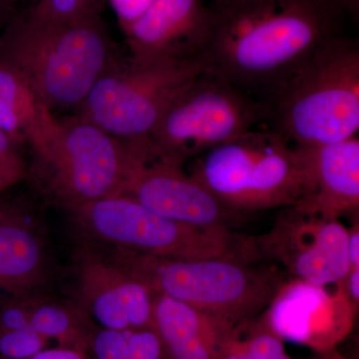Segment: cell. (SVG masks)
I'll list each match as a JSON object with an SVG mask.
<instances>
[{"instance_id": "obj_1", "label": "cell", "mask_w": 359, "mask_h": 359, "mask_svg": "<svg viewBox=\"0 0 359 359\" xmlns=\"http://www.w3.org/2000/svg\"><path fill=\"white\" fill-rule=\"evenodd\" d=\"M205 71L271 107L323 42L339 35L341 0H212Z\"/></svg>"}, {"instance_id": "obj_2", "label": "cell", "mask_w": 359, "mask_h": 359, "mask_svg": "<svg viewBox=\"0 0 359 359\" xmlns=\"http://www.w3.org/2000/svg\"><path fill=\"white\" fill-rule=\"evenodd\" d=\"M119 61L97 11L58 18L35 4L9 21L0 36V62L15 70L50 110L80 107Z\"/></svg>"}, {"instance_id": "obj_3", "label": "cell", "mask_w": 359, "mask_h": 359, "mask_svg": "<svg viewBox=\"0 0 359 359\" xmlns=\"http://www.w3.org/2000/svg\"><path fill=\"white\" fill-rule=\"evenodd\" d=\"M113 263L155 294L237 325L266 311L287 280L276 268L233 259H167L117 248Z\"/></svg>"}, {"instance_id": "obj_4", "label": "cell", "mask_w": 359, "mask_h": 359, "mask_svg": "<svg viewBox=\"0 0 359 359\" xmlns=\"http://www.w3.org/2000/svg\"><path fill=\"white\" fill-rule=\"evenodd\" d=\"M269 127L299 147L358 135V40L339 34L323 42L271 103Z\"/></svg>"}, {"instance_id": "obj_5", "label": "cell", "mask_w": 359, "mask_h": 359, "mask_svg": "<svg viewBox=\"0 0 359 359\" xmlns=\"http://www.w3.org/2000/svg\"><path fill=\"white\" fill-rule=\"evenodd\" d=\"M190 176L238 216L290 207L308 193L301 149L271 127L249 130L195 158Z\"/></svg>"}, {"instance_id": "obj_6", "label": "cell", "mask_w": 359, "mask_h": 359, "mask_svg": "<svg viewBox=\"0 0 359 359\" xmlns=\"http://www.w3.org/2000/svg\"><path fill=\"white\" fill-rule=\"evenodd\" d=\"M72 212L82 228L120 249L183 261L233 257L255 263L259 259L256 237L238 235L228 228L180 223L128 196L94 201Z\"/></svg>"}, {"instance_id": "obj_7", "label": "cell", "mask_w": 359, "mask_h": 359, "mask_svg": "<svg viewBox=\"0 0 359 359\" xmlns=\"http://www.w3.org/2000/svg\"><path fill=\"white\" fill-rule=\"evenodd\" d=\"M134 158L131 140L117 138L80 116L57 118L43 147L33 155V173L51 199L72 211L121 195Z\"/></svg>"}, {"instance_id": "obj_8", "label": "cell", "mask_w": 359, "mask_h": 359, "mask_svg": "<svg viewBox=\"0 0 359 359\" xmlns=\"http://www.w3.org/2000/svg\"><path fill=\"white\" fill-rule=\"evenodd\" d=\"M271 107L203 71L144 138L148 153L181 166L249 130L268 124Z\"/></svg>"}, {"instance_id": "obj_9", "label": "cell", "mask_w": 359, "mask_h": 359, "mask_svg": "<svg viewBox=\"0 0 359 359\" xmlns=\"http://www.w3.org/2000/svg\"><path fill=\"white\" fill-rule=\"evenodd\" d=\"M204 70L201 58L161 57L144 65L120 60L97 80L79 116L117 138H146Z\"/></svg>"}, {"instance_id": "obj_10", "label": "cell", "mask_w": 359, "mask_h": 359, "mask_svg": "<svg viewBox=\"0 0 359 359\" xmlns=\"http://www.w3.org/2000/svg\"><path fill=\"white\" fill-rule=\"evenodd\" d=\"M256 238L259 257L276 259L290 278L328 287L344 282L351 271L348 230L339 218L290 205Z\"/></svg>"}, {"instance_id": "obj_11", "label": "cell", "mask_w": 359, "mask_h": 359, "mask_svg": "<svg viewBox=\"0 0 359 359\" xmlns=\"http://www.w3.org/2000/svg\"><path fill=\"white\" fill-rule=\"evenodd\" d=\"M356 311L344 282L330 290L325 285L290 278L259 318L283 341L320 353L337 348L348 337Z\"/></svg>"}, {"instance_id": "obj_12", "label": "cell", "mask_w": 359, "mask_h": 359, "mask_svg": "<svg viewBox=\"0 0 359 359\" xmlns=\"http://www.w3.org/2000/svg\"><path fill=\"white\" fill-rule=\"evenodd\" d=\"M137 148L121 195L180 223L228 228L238 217L181 166L157 159Z\"/></svg>"}, {"instance_id": "obj_13", "label": "cell", "mask_w": 359, "mask_h": 359, "mask_svg": "<svg viewBox=\"0 0 359 359\" xmlns=\"http://www.w3.org/2000/svg\"><path fill=\"white\" fill-rule=\"evenodd\" d=\"M123 32L134 65L161 57L201 58L211 32L209 4L204 0H152Z\"/></svg>"}, {"instance_id": "obj_14", "label": "cell", "mask_w": 359, "mask_h": 359, "mask_svg": "<svg viewBox=\"0 0 359 359\" xmlns=\"http://www.w3.org/2000/svg\"><path fill=\"white\" fill-rule=\"evenodd\" d=\"M77 287L80 304L102 328H154L157 294L113 262L82 255L78 262Z\"/></svg>"}, {"instance_id": "obj_15", "label": "cell", "mask_w": 359, "mask_h": 359, "mask_svg": "<svg viewBox=\"0 0 359 359\" xmlns=\"http://www.w3.org/2000/svg\"><path fill=\"white\" fill-rule=\"evenodd\" d=\"M299 148L306 165L308 193L295 207L334 218L358 209V135L335 143Z\"/></svg>"}, {"instance_id": "obj_16", "label": "cell", "mask_w": 359, "mask_h": 359, "mask_svg": "<svg viewBox=\"0 0 359 359\" xmlns=\"http://www.w3.org/2000/svg\"><path fill=\"white\" fill-rule=\"evenodd\" d=\"M236 325L157 294L154 328L170 359H219Z\"/></svg>"}, {"instance_id": "obj_17", "label": "cell", "mask_w": 359, "mask_h": 359, "mask_svg": "<svg viewBox=\"0 0 359 359\" xmlns=\"http://www.w3.org/2000/svg\"><path fill=\"white\" fill-rule=\"evenodd\" d=\"M41 241L15 211L0 218V304L32 297L46 280Z\"/></svg>"}, {"instance_id": "obj_18", "label": "cell", "mask_w": 359, "mask_h": 359, "mask_svg": "<svg viewBox=\"0 0 359 359\" xmlns=\"http://www.w3.org/2000/svg\"><path fill=\"white\" fill-rule=\"evenodd\" d=\"M56 120L25 79L0 62V128L14 144L27 145L34 155L43 147Z\"/></svg>"}, {"instance_id": "obj_19", "label": "cell", "mask_w": 359, "mask_h": 359, "mask_svg": "<svg viewBox=\"0 0 359 359\" xmlns=\"http://www.w3.org/2000/svg\"><path fill=\"white\" fill-rule=\"evenodd\" d=\"M29 327L45 339H55L62 347L81 351L88 340L82 327V311L67 304L32 297Z\"/></svg>"}, {"instance_id": "obj_20", "label": "cell", "mask_w": 359, "mask_h": 359, "mask_svg": "<svg viewBox=\"0 0 359 359\" xmlns=\"http://www.w3.org/2000/svg\"><path fill=\"white\" fill-rule=\"evenodd\" d=\"M240 359H294L285 341L271 332L259 316L237 325Z\"/></svg>"}, {"instance_id": "obj_21", "label": "cell", "mask_w": 359, "mask_h": 359, "mask_svg": "<svg viewBox=\"0 0 359 359\" xmlns=\"http://www.w3.org/2000/svg\"><path fill=\"white\" fill-rule=\"evenodd\" d=\"M46 344L47 339L32 328L0 332V356L4 359H29Z\"/></svg>"}, {"instance_id": "obj_22", "label": "cell", "mask_w": 359, "mask_h": 359, "mask_svg": "<svg viewBox=\"0 0 359 359\" xmlns=\"http://www.w3.org/2000/svg\"><path fill=\"white\" fill-rule=\"evenodd\" d=\"M122 359H170L155 328L130 330Z\"/></svg>"}, {"instance_id": "obj_23", "label": "cell", "mask_w": 359, "mask_h": 359, "mask_svg": "<svg viewBox=\"0 0 359 359\" xmlns=\"http://www.w3.org/2000/svg\"><path fill=\"white\" fill-rule=\"evenodd\" d=\"M94 0H39L37 6L51 15L72 18L79 14L96 11Z\"/></svg>"}, {"instance_id": "obj_24", "label": "cell", "mask_w": 359, "mask_h": 359, "mask_svg": "<svg viewBox=\"0 0 359 359\" xmlns=\"http://www.w3.org/2000/svg\"><path fill=\"white\" fill-rule=\"evenodd\" d=\"M0 164L20 181L26 176V168L21 159L18 146L0 128Z\"/></svg>"}, {"instance_id": "obj_25", "label": "cell", "mask_w": 359, "mask_h": 359, "mask_svg": "<svg viewBox=\"0 0 359 359\" xmlns=\"http://www.w3.org/2000/svg\"><path fill=\"white\" fill-rule=\"evenodd\" d=\"M122 30L131 25L145 13L152 0H109Z\"/></svg>"}, {"instance_id": "obj_26", "label": "cell", "mask_w": 359, "mask_h": 359, "mask_svg": "<svg viewBox=\"0 0 359 359\" xmlns=\"http://www.w3.org/2000/svg\"><path fill=\"white\" fill-rule=\"evenodd\" d=\"M29 359H86L81 351L59 347V348L43 349Z\"/></svg>"}, {"instance_id": "obj_27", "label": "cell", "mask_w": 359, "mask_h": 359, "mask_svg": "<svg viewBox=\"0 0 359 359\" xmlns=\"http://www.w3.org/2000/svg\"><path fill=\"white\" fill-rule=\"evenodd\" d=\"M347 254H348L351 269H359V231L358 224L353 226L351 230H348Z\"/></svg>"}, {"instance_id": "obj_28", "label": "cell", "mask_w": 359, "mask_h": 359, "mask_svg": "<svg viewBox=\"0 0 359 359\" xmlns=\"http://www.w3.org/2000/svg\"><path fill=\"white\" fill-rule=\"evenodd\" d=\"M344 287L349 299L358 308L359 302V269H351L344 280Z\"/></svg>"}, {"instance_id": "obj_29", "label": "cell", "mask_w": 359, "mask_h": 359, "mask_svg": "<svg viewBox=\"0 0 359 359\" xmlns=\"http://www.w3.org/2000/svg\"><path fill=\"white\" fill-rule=\"evenodd\" d=\"M346 13L353 16L358 15L359 0H341Z\"/></svg>"}, {"instance_id": "obj_30", "label": "cell", "mask_w": 359, "mask_h": 359, "mask_svg": "<svg viewBox=\"0 0 359 359\" xmlns=\"http://www.w3.org/2000/svg\"><path fill=\"white\" fill-rule=\"evenodd\" d=\"M314 359H347L337 353V348L332 351H325V353H316V358Z\"/></svg>"}, {"instance_id": "obj_31", "label": "cell", "mask_w": 359, "mask_h": 359, "mask_svg": "<svg viewBox=\"0 0 359 359\" xmlns=\"http://www.w3.org/2000/svg\"><path fill=\"white\" fill-rule=\"evenodd\" d=\"M14 211L13 208L7 207L6 205L0 204V218L2 217L6 216L9 212Z\"/></svg>"}, {"instance_id": "obj_32", "label": "cell", "mask_w": 359, "mask_h": 359, "mask_svg": "<svg viewBox=\"0 0 359 359\" xmlns=\"http://www.w3.org/2000/svg\"><path fill=\"white\" fill-rule=\"evenodd\" d=\"M11 1H13V0H0V9L4 11V7H6L7 4H11Z\"/></svg>"}, {"instance_id": "obj_33", "label": "cell", "mask_w": 359, "mask_h": 359, "mask_svg": "<svg viewBox=\"0 0 359 359\" xmlns=\"http://www.w3.org/2000/svg\"><path fill=\"white\" fill-rule=\"evenodd\" d=\"M1 182H0V193L4 192V190H6V187L1 185Z\"/></svg>"}, {"instance_id": "obj_34", "label": "cell", "mask_w": 359, "mask_h": 359, "mask_svg": "<svg viewBox=\"0 0 359 359\" xmlns=\"http://www.w3.org/2000/svg\"><path fill=\"white\" fill-rule=\"evenodd\" d=\"M237 334H238V332H237ZM237 359H238V344Z\"/></svg>"}]
</instances>
